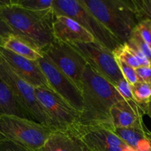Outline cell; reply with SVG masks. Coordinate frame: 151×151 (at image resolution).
Listing matches in <instances>:
<instances>
[{"instance_id":"obj_30","label":"cell","mask_w":151,"mask_h":151,"mask_svg":"<svg viewBox=\"0 0 151 151\" xmlns=\"http://www.w3.org/2000/svg\"><path fill=\"white\" fill-rule=\"evenodd\" d=\"M145 114L147 115L151 119V105L147 104L145 106Z\"/></svg>"},{"instance_id":"obj_5","label":"cell","mask_w":151,"mask_h":151,"mask_svg":"<svg viewBox=\"0 0 151 151\" xmlns=\"http://www.w3.org/2000/svg\"><path fill=\"white\" fill-rule=\"evenodd\" d=\"M55 15L65 16L78 22L96 39L111 51L118 48L121 43L96 19L81 0H53Z\"/></svg>"},{"instance_id":"obj_20","label":"cell","mask_w":151,"mask_h":151,"mask_svg":"<svg viewBox=\"0 0 151 151\" xmlns=\"http://www.w3.org/2000/svg\"><path fill=\"white\" fill-rule=\"evenodd\" d=\"M14 4L25 10L42 11L53 8V0H13Z\"/></svg>"},{"instance_id":"obj_11","label":"cell","mask_w":151,"mask_h":151,"mask_svg":"<svg viewBox=\"0 0 151 151\" xmlns=\"http://www.w3.org/2000/svg\"><path fill=\"white\" fill-rule=\"evenodd\" d=\"M37 60L38 66L45 75L49 84L55 93L59 94L73 109L81 113L82 110L81 91L78 86L61 72L44 53Z\"/></svg>"},{"instance_id":"obj_4","label":"cell","mask_w":151,"mask_h":151,"mask_svg":"<svg viewBox=\"0 0 151 151\" xmlns=\"http://www.w3.org/2000/svg\"><path fill=\"white\" fill-rule=\"evenodd\" d=\"M52 131L46 125L27 118L10 115L0 116V141H10L40 150Z\"/></svg>"},{"instance_id":"obj_24","label":"cell","mask_w":151,"mask_h":151,"mask_svg":"<svg viewBox=\"0 0 151 151\" xmlns=\"http://www.w3.org/2000/svg\"><path fill=\"white\" fill-rule=\"evenodd\" d=\"M115 58L124 79L126 80L130 84V86H133L135 83H136L138 82V77L136 73V71H135V69L126 64L124 61H122L120 59L117 58L115 57Z\"/></svg>"},{"instance_id":"obj_27","label":"cell","mask_w":151,"mask_h":151,"mask_svg":"<svg viewBox=\"0 0 151 151\" xmlns=\"http://www.w3.org/2000/svg\"><path fill=\"white\" fill-rule=\"evenodd\" d=\"M0 151H40L10 141H0Z\"/></svg>"},{"instance_id":"obj_32","label":"cell","mask_w":151,"mask_h":151,"mask_svg":"<svg viewBox=\"0 0 151 151\" xmlns=\"http://www.w3.org/2000/svg\"><path fill=\"white\" fill-rule=\"evenodd\" d=\"M2 61H3V60H2V59H1V58L0 57V64H1V63H2Z\"/></svg>"},{"instance_id":"obj_19","label":"cell","mask_w":151,"mask_h":151,"mask_svg":"<svg viewBox=\"0 0 151 151\" xmlns=\"http://www.w3.org/2000/svg\"><path fill=\"white\" fill-rule=\"evenodd\" d=\"M132 94L135 102L139 105H147L151 103V85L138 81L131 86Z\"/></svg>"},{"instance_id":"obj_12","label":"cell","mask_w":151,"mask_h":151,"mask_svg":"<svg viewBox=\"0 0 151 151\" xmlns=\"http://www.w3.org/2000/svg\"><path fill=\"white\" fill-rule=\"evenodd\" d=\"M0 57L18 77L33 88L54 91L37 61L21 57L0 46Z\"/></svg>"},{"instance_id":"obj_31","label":"cell","mask_w":151,"mask_h":151,"mask_svg":"<svg viewBox=\"0 0 151 151\" xmlns=\"http://www.w3.org/2000/svg\"><path fill=\"white\" fill-rule=\"evenodd\" d=\"M147 135L148 139H149L150 142V143H151V131H150L148 129H147Z\"/></svg>"},{"instance_id":"obj_23","label":"cell","mask_w":151,"mask_h":151,"mask_svg":"<svg viewBox=\"0 0 151 151\" xmlns=\"http://www.w3.org/2000/svg\"><path fill=\"white\" fill-rule=\"evenodd\" d=\"M139 22L143 19L151 21V0H133Z\"/></svg>"},{"instance_id":"obj_26","label":"cell","mask_w":151,"mask_h":151,"mask_svg":"<svg viewBox=\"0 0 151 151\" xmlns=\"http://www.w3.org/2000/svg\"><path fill=\"white\" fill-rule=\"evenodd\" d=\"M113 86L115 87V90L117 91V92L119 94V95L124 100H133V101H135L133 97V94H132L131 86L126 80L123 78V79L120 80L119 81L115 83Z\"/></svg>"},{"instance_id":"obj_21","label":"cell","mask_w":151,"mask_h":151,"mask_svg":"<svg viewBox=\"0 0 151 151\" xmlns=\"http://www.w3.org/2000/svg\"><path fill=\"white\" fill-rule=\"evenodd\" d=\"M113 52L115 58L124 61L126 64L131 66L133 69H136L140 66L127 44H121Z\"/></svg>"},{"instance_id":"obj_22","label":"cell","mask_w":151,"mask_h":151,"mask_svg":"<svg viewBox=\"0 0 151 151\" xmlns=\"http://www.w3.org/2000/svg\"><path fill=\"white\" fill-rule=\"evenodd\" d=\"M126 44L139 50L151 63V48L142 39L141 35L136 29V27L133 29L128 41Z\"/></svg>"},{"instance_id":"obj_15","label":"cell","mask_w":151,"mask_h":151,"mask_svg":"<svg viewBox=\"0 0 151 151\" xmlns=\"http://www.w3.org/2000/svg\"><path fill=\"white\" fill-rule=\"evenodd\" d=\"M40 151H89L70 131H52Z\"/></svg>"},{"instance_id":"obj_13","label":"cell","mask_w":151,"mask_h":151,"mask_svg":"<svg viewBox=\"0 0 151 151\" xmlns=\"http://www.w3.org/2000/svg\"><path fill=\"white\" fill-rule=\"evenodd\" d=\"M53 31L56 39L69 44L96 41L88 31L68 16L55 15Z\"/></svg>"},{"instance_id":"obj_28","label":"cell","mask_w":151,"mask_h":151,"mask_svg":"<svg viewBox=\"0 0 151 151\" xmlns=\"http://www.w3.org/2000/svg\"><path fill=\"white\" fill-rule=\"evenodd\" d=\"M138 77V81L144 82L151 85V67L139 66L135 69Z\"/></svg>"},{"instance_id":"obj_10","label":"cell","mask_w":151,"mask_h":151,"mask_svg":"<svg viewBox=\"0 0 151 151\" xmlns=\"http://www.w3.org/2000/svg\"><path fill=\"white\" fill-rule=\"evenodd\" d=\"M111 126L77 125L70 132L82 142L89 151H135L114 134Z\"/></svg>"},{"instance_id":"obj_9","label":"cell","mask_w":151,"mask_h":151,"mask_svg":"<svg viewBox=\"0 0 151 151\" xmlns=\"http://www.w3.org/2000/svg\"><path fill=\"white\" fill-rule=\"evenodd\" d=\"M85 59L88 66L113 85L123 79L113 52L97 41L70 44Z\"/></svg>"},{"instance_id":"obj_14","label":"cell","mask_w":151,"mask_h":151,"mask_svg":"<svg viewBox=\"0 0 151 151\" xmlns=\"http://www.w3.org/2000/svg\"><path fill=\"white\" fill-rule=\"evenodd\" d=\"M145 106L133 100H123L114 105L110 110L111 123L114 128H129L144 123Z\"/></svg>"},{"instance_id":"obj_33","label":"cell","mask_w":151,"mask_h":151,"mask_svg":"<svg viewBox=\"0 0 151 151\" xmlns=\"http://www.w3.org/2000/svg\"><path fill=\"white\" fill-rule=\"evenodd\" d=\"M150 105H151V103H150Z\"/></svg>"},{"instance_id":"obj_16","label":"cell","mask_w":151,"mask_h":151,"mask_svg":"<svg viewBox=\"0 0 151 151\" xmlns=\"http://www.w3.org/2000/svg\"><path fill=\"white\" fill-rule=\"evenodd\" d=\"M111 130L133 150L151 151V143L147 135V128L144 123L129 128L111 126Z\"/></svg>"},{"instance_id":"obj_7","label":"cell","mask_w":151,"mask_h":151,"mask_svg":"<svg viewBox=\"0 0 151 151\" xmlns=\"http://www.w3.org/2000/svg\"><path fill=\"white\" fill-rule=\"evenodd\" d=\"M37 99L53 131H70L78 123L80 113L54 91L35 88Z\"/></svg>"},{"instance_id":"obj_29","label":"cell","mask_w":151,"mask_h":151,"mask_svg":"<svg viewBox=\"0 0 151 151\" xmlns=\"http://www.w3.org/2000/svg\"><path fill=\"white\" fill-rule=\"evenodd\" d=\"M11 35H13L11 30L0 17V46H2L5 40Z\"/></svg>"},{"instance_id":"obj_2","label":"cell","mask_w":151,"mask_h":151,"mask_svg":"<svg viewBox=\"0 0 151 151\" xmlns=\"http://www.w3.org/2000/svg\"><path fill=\"white\" fill-rule=\"evenodd\" d=\"M0 17L13 35L26 40L41 52L54 41L53 8L31 11L16 5L13 0H0Z\"/></svg>"},{"instance_id":"obj_17","label":"cell","mask_w":151,"mask_h":151,"mask_svg":"<svg viewBox=\"0 0 151 151\" xmlns=\"http://www.w3.org/2000/svg\"><path fill=\"white\" fill-rule=\"evenodd\" d=\"M1 47L21 57L33 61H37L43 57L42 52L40 50L26 40L17 35H10L5 40Z\"/></svg>"},{"instance_id":"obj_25","label":"cell","mask_w":151,"mask_h":151,"mask_svg":"<svg viewBox=\"0 0 151 151\" xmlns=\"http://www.w3.org/2000/svg\"><path fill=\"white\" fill-rule=\"evenodd\" d=\"M136 29L142 39L151 48V21L148 19L141 20L136 25Z\"/></svg>"},{"instance_id":"obj_3","label":"cell","mask_w":151,"mask_h":151,"mask_svg":"<svg viewBox=\"0 0 151 151\" xmlns=\"http://www.w3.org/2000/svg\"><path fill=\"white\" fill-rule=\"evenodd\" d=\"M121 44L128 41L139 22L133 0H81Z\"/></svg>"},{"instance_id":"obj_18","label":"cell","mask_w":151,"mask_h":151,"mask_svg":"<svg viewBox=\"0 0 151 151\" xmlns=\"http://www.w3.org/2000/svg\"><path fill=\"white\" fill-rule=\"evenodd\" d=\"M4 115L28 119L16 103L8 86L0 78V116Z\"/></svg>"},{"instance_id":"obj_6","label":"cell","mask_w":151,"mask_h":151,"mask_svg":"<svg viewBox=\"0 0 151 151\" xmlns=\"http://www.w3.org/2000/svg\"><path fill=\"white\" fill-rule=\"evenodd\" d=\"M0 78L11 90L25 116L50 128L49 121L35 93V88L18 77L4 61L0 64Z\"/></svg>"},{"instance_id":"obj_8","label":"cell","mask_w":151,"mask_h":151,"mask_svg":"<svg viewBox=\"0 0 151 151\" xmlns=\"http://www.w3.org/2000/svg\"><path fill=\"white\" fill-rule=\"evenodd\" d=\"M42 52L81 90V76L88 64L75 48L55 38Z\"/></svg>"},{"instance_id":"obj_1","label":"cell","mask_w":151,"mask_h":151,"mask_svg":"<svg viewBox=\"0 0 151 151\" xmlns=\"http://www.w3.org/2000/svg\"><path fill=\"white\" fill-rule=\"evenodd\" d=\"M81 83L82 110L78 125H112L111 109L124 100L114 86L88 65L82 74Z\"/></svg>"}]
</instances>
